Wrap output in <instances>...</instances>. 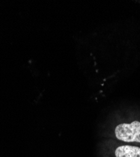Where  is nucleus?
<instances>
[{
  "mask_svg": "<svg viewBox=\"0 0 140 157\" xmlns=\"http://www.w3.org/2000/svg\"><path fill=\"white\" fill-rule=\"evenodd\" d=\"M115 134L118 140L124 142L140 143V122L120 124L115 129Z\"/></svg>",
  "mask_w": 140,
  "mask_h": 157,
  "instance_id": "f257e3e1",
  "label": "nucleus"
},
{
  "mask_svg": "<svg viewBox=\"0 0 140 157\" xmlns=\"http://www.w3.org/2000/svg\"><path fill=\"white\" fill-rule=\"evenodd\" d=\"M116 157H140V148L130 145L119 147L115 151Z\"/></svg>",
  "mask_w": 140,
  "mask_h": 157,
  "instance_id": "f03ea898",
  "label": "nucleus"
}]
</instances>
